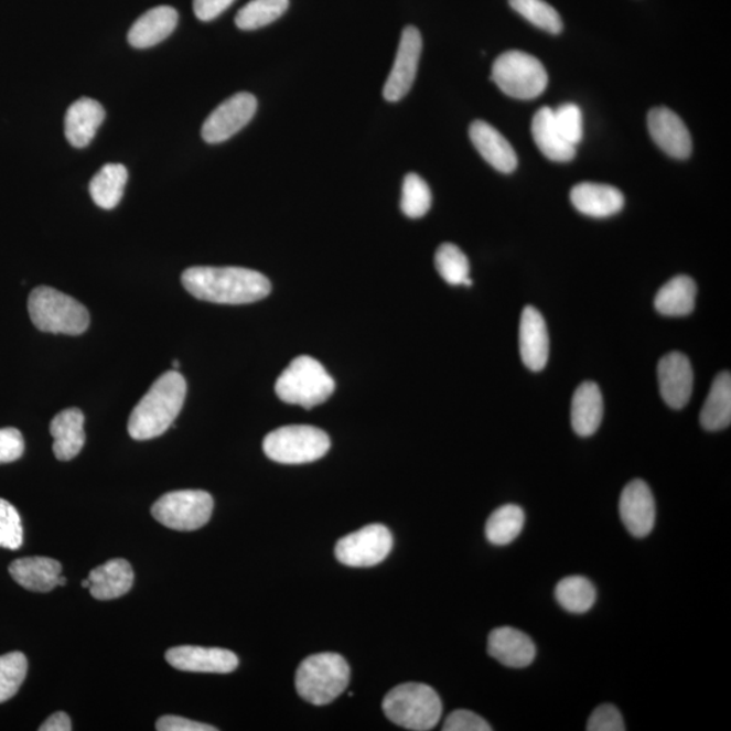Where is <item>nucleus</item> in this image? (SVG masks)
<instances>
[{
	"label": "nucleus",
	"instance_id": "1",
	"mask_svg": "<svg viewBox=\"0 0 731 731\" xmlns=\"http://www.w3.org/2000/svg\"><path fill=\"white\" fill-rule=\"evenodd\" d=\"M182 283L195 299L213 304H252L271 293L269 278L243 267H190Z\"/></svg>",
	"mask_w": 731,
	"mask_h": 731
},
{
	"label": "nucleus",
	"instance_id": "12",
	"mask_svg": "<svg viewBox=\"0 0 731 731\" xmlns=\"http://www.w3.org/2000/svg\"><path fill=\"white\" fill-rule=\"evenodd\" d=\"M423 50V39L415 26L404 29L394 68L384 87V98L398 103L411 90Z\"/></svg>",
	"mask_w": 731,
	"mask_h": 731
},
{
	"label": "nucleus",
	"instance_id": "30",
	"mask_svg": "<svg viewBox=\"0 0 731 731\" xmlns=\"http://www.w3.org/2000/svg\"><path fill=\"white\" fill-rule=\"evenodd\" d=\"M128 182V170L122 164H106L90 182V195L95 205L105 211L120 204Z\"/></svg>",
	"mask_w": 731,
	"mask_h": 731
},
{
	"label": "nucleus",
	"instance_id": "16",
	"mask_svg": "<svg viewBox=\"0 0 731 731\" xmlns=\"http://www.w3.org/2000/svg\"><path fill=\"white\" fill-rule=\"evenodd\" d=\"M653 141L675 159H687L692 152V139L686 123L667 107H656L647 116Z\"/></svg>",
	"mask_w": 731,
	"mask_h": 731
},
{
	"label": "nucleus",
	"instance_id": "31",
	"mask_svg": "<svg viewBox=\"0 0 731 731\" xmlns=\"http://www.w3.org/2000/svg\"><path fill=\"white\" fill-rule=\"evenodd\" d=\"M526 515L519 505L507 504L497 508L485 525V537L492 545L513 544L525 527Z\"/></svg>",
	"mask_w": 731,
	"mask_h": 731
},
{
	"label": "nucleus",
	"instance_id": "32",
	"mask_svg": "<svg viewBox=\"0 0 731 731\" xmlns=\"http://www.w3.org/2000/svg\"><path fill=\"white\" fill-rule=\"evenodd\" d=\"M556 599L570 614H585L596 603V588L582 576H569L558 582Z\"/></svg>",
	"mask_w": 731,
	"mask_h": 731
},
{
	"label": "nucleus",
	"instance_id": "21",
	"mask_svg": "<svg viewBox=\"0 0 731 731\" xmlns=\"http://www.w3.org/2000/svg\"><path fill=\"white\" fill-rule=\"evenodd\" d=\"M106 112L97 100L80 98L71 105L65 115V138L75 148H85L94 140Z\"/></svg>",
	"mask_w": 731,
	"mask_h": 731
},
{
	"label": "nucleus",
	"instance_id": "37",
	"mask_svg": "<svg viewBox=\"0 0 731 731\" xmlns=\"http://www.w3.org/2000/svg\"><path fill=\"white\" fill-rule=\"evenodd\" d=\"M432 204L430 187L418 174H408L404 178L401 211L409 218L426 216Z\"/></svg>",
	"mask_w": 731,
	"mask_h": 731
},
{
	"label": "nucleus",
	"instance_id": "26",
	"mask_svg": "<svg viewBox=\"0 0 731 731\" xmlns=\"http://www.w3.org/2000/svg\"><path fill=\"white\" fill-rule=\"evenodd\" d=\"M88 580H90L88 590L93 598L112 600L132 590L135 573L128 561L111 560L92 570Z\"/></svg>",
	"mask_w": 731,
	"mask_h": 731
},
{
	"label": "nucleus",
	"instance_id": "9",
	"mask_svg": "<svg viewBox=\"0 0 731 731\" xmlns=\"http://www.w3.org/2000/svg\"><path fill=\"white\" fill-rule=\"evenodd\" d=\"M213 507V497L205 491H175L152 505V516L171 530L195 531L211 520Z\"/></svg>",
	"mask_w": 731,
	"mask_h": 731
},
{
	"label": "nucleus",
	"instance_id": "19",
	"mask_svg": "<svg viewBox=\"0 0 731 731\" xmlns=\"http://www.w3.org/2000/svg\"><path fill=\"white\" fill-rule=\"evenodd\" d=\"M471 140L477 150L493 169L509 174L518 168V154L508 140L484 121H474L469 129Z\"/></svg>",
	"mask_w": 731,
	"mask_h": 731
},
{
	"label": "nucleus",
	"instance_id": "24",
	"mask_svg": "<svg viewBox=\"0 0 731 731\" xmlns=\"http://www.w3.org/2000/svg\"><path fill=\"white\" fill-rule=\"evenodd\" d=\"M178 11L170 6H159L142 14L128 33L129 44L147 50L170 37L178 25Z\"/></svg>",
	"mask_w": 731,
	"mask_h": 731
},
{
	"label": "nucleus",
	"instance_id": "22",
	"mask_svg": "<svg viewBox=\"0 0 731 731\" xmlns=\"http://www.w3.org/2000/svg\"><path fill=\"white\" fill-rule=\"evenodd\" d=\"M11 578L32 592H51L58 585L62 563L47 557H26L11 562Z\"/></svg>",
	"mask_w": 731,
	"mask_h": 731
},
{
	"label": "nucleus",
	"instance_id": "27",
	"mask_svg": "<svg viewBox=\"0 0 731 731\" xmlns=\"http://www.w3.org/2000/svg\"><path fill=\"white\" fill-rule=\"evenodd\" d=\"M531 132L539 151L552 162H570L576 157V147L565 140L555 122V111L542 107L533 118Z\"/></svg>",
	"mask_w": 731,
	"mask_h": 731
},
{
	"label": "nucleus",
	"instance_id": "13",
	"mask_svg": "<svg viewBox=\"0 0 731 731\" xmlns=\"http://www.w3.org/2000/svg\"><path fill=\"white\" fill-rule=\"evenodd\" d=\"M620 514L626 530L635 538H645L656 523V503L649 485L634 480L625 486L620 501Z\"/></svg>",
	"mask_w": 731,
	"mask_h": 731
},
{
	"label": "nucleus",
	"instance_id": "2",
	"mask_svg": "<svg viewBox=\"0 0 731 731\" xmlns=\"http://www.w3.org/2000/svg\"><path fill=\"white\" fill-rule=\"evenodd\" d=\"M186 395L187 384L181 373L171 370L162 374L130 415L129 436L135 441H150L163 436L174 426Z\"/></svg>",
	"mask_w": 731,
	"mask_h": 731
},
{
	"label": "nucleus",
	"instance_id": "11",
	"mask_svg": "<svg viewBox=\"0 0 731 731\" xmlns=\"http://www.w3.org/2000/svg\"><path fill=\"white\" fill-rule=\"evenodd\" d=\"M258 100L249 93H237L211 112L202 127V139L209 144L227 141L252 120Z\"/></svg>",
	"mask_w": 731,
	"mask_h": 731
},
{
	"label": "nucleus",
	"instance_id": "5",
	"mask_svg": "<svg viewBox=\"0 0 731 731\" xmlns=\"http://www.w3.org/2000/svg\"><path fill=\"white\" fill-rule=\"evenodd\" d=\"M350 667L336 653H320L304 659L295 675L300 697L314 706L332 703L346 691Z\"/></svg>",
	"mask_w": 731,
	"mask_h": 731
},
{
	"label": "nucleus",
	"instance_id": "46",
	"mask_svg": "<svg viewBox=\"0 0 731 731\" xmlns=\"http://www.w3.org/2000/svg\"><path fill=\"white\" fill-rule=\"evenodd\" d=\"M67 584V579L64 578V576H61V579H58V585L64 587Z\"/></svg>",
	"mask_w": 731,
	"mask_h": 731
},
{
	"label": "nucleus",
	"instance_id": "6",
	"mask_svg": "<svg viewBox=\"0 0 731 731\" xmlns=\"http://www.w3.org/2000/svg\"><path fill=\"white\" fill-rule=\"evenodd\" d=\"M276 391L283 402L312 409L329 400L335 381L319 361L301 355L278 377Z\"/></svg>",
	"mask_w": 731,
	"mask_h": 731
},
{
	"label": "nucleus",
	"instance_id": "23",
	"mask_svg": "<svg viewBox=\"0 0 731 731\" xmlns=\"http://www.w3.org/2000/svg\"><path fill=\"white\" fill-rule=\"evenodd\" d=\"M53 453L58 461H71L80 453L86 442L85 415L77 408L64 409L51 423Z\"/></svg>",
	"mask_w": 731,
	"mask_h": 731
},
{
	"label": "nucleus",
	"instance_id": "17",
	"mask_svg": "<svg viewBox=\"0 0 731 731\" xmlns=\"http://www.w3.org/2000/svg\"><path fill=\"white\" fill-rule=\"evenodd\" d=\"M519 350L523 364L531 372L544 370L548 365L550 338L548 325L537 308L523 309L519 326Z\"/></svg>",
	"mask_w": 731,
	"mask_h": 731
},
{
	"label": "nucleus",
	"instance_id": "10",
	"mask_svg": "<svg viewBox=\"0 0 731 731\" xmlns=\"http://www.w3.org/2000/svg\"><path fill=\"white\" fill-rule=\"evenodd\" d=\"M394 548V537L383 525H370L338 540L335 555L338 562L353 568L376 567Z\"/></svg>",
	"mask_w": 731,
	"mask_h": 731
},
{
	"label": "nucleus",
	"instance_id": "45",
	"mask_svg": "<svg viewBox=\"0 0 731 731\" xmlns=\"http://www.w3.org/2000/svg\"><path fill=\"white\" fill-rule=\"evenodd\" d=\"M73 730L71 719L65 712H55L41 724L40 731H69Z\"/></svg>",
	"mask_w": 731,
	"mask_h": 731
},
{
	"label": "nucleus",
	"instance_id": "39",
	"mask_svg": "<svg viewBox=\"0 0 731 731\" xmlns=\"http://www.w3.org/2000/svg\"><path fill=\"white\" fill-rule=\"evenodd\" d=\"M555 111V122L558 132L569 144L578 146L584 136L582 127V112L580 107L574 104H563Z\"/></svg>",
	"mask_w": 731,
	"mask_h": 731
},
{
	"label": "nucleus",
	"instance_id": "20",
	"mask_svg": "<svg viewBox=\"0 0 731 731\" xmlns=\"http://www.w3.org/2000/svg\"><path fill=\"white\" fill-rule=\"evenodd\" d=\"M570 201L580 213L596 218L614 216L625 206V197L620 189L592 182L574 186L570 192Z\"/></svg>",
	"mask_w": 731,
	"mask_h": 731
},
{
	"label": "nucleus",
	"instance_id": "8",
	"mask_svg": "<svg viewBox=\"0 0 731 731\" xmlns=\"http://www.w3.org/2000/svg\"><path fill=\"white\" fill-rule=\"evenodd\" d=\"M331 448L330 437L312 426L278 428L265 438V454L283 465H300L320 460Z\"/></svg>",
	"mask_w": 731,
	"mask_h": 731
},
{
	"label": "nucleus",
	"instance_id": "29",
	"mask_svg": "<svg viewBox=\"0 0 731 731\" xmlns=\"http://www.w3.org/2000/svg\"><path fill=\"white\" fill-rule=\"evenodd\" d=\"M731 423V376L718 374L700 412V424L707 431H721Z\"/></svg>",
	"mask_w": 731,
	"mask_h": 731
},
{
	"label": "nucleus",
	"instance_id": "7",
	"mask_svg": "<svg viewBox=\"0 0 731 731\" xmlns=\"http://www.w3.org/2000/svg\"><path fill=\"white\" fill-rule=\"evenodd\" d=\"M491 79L508 97L534 99L548 87V73L537 57L520 51H508L493 63Z\"/></svg>",
	"mask_w": 731,
	"mask_h": 731
},
{
	"label": "nucleus",
	"instance_id": "18",
	"mask_svg": "<svg viewBox=\"0 0 731 731\" xmlns=\"http://www.w3.org/2000/svg\"><path fill=\"white\" fill-rule=\"evenodd\" d=\"M487 653L505 667L522 669L533 664L537 647L520 630L505 626L495 628L490 634Z\"/></svg>",
	"mask_w": 731,
	"mask_h": 731
},
{
	"label": "nucleus",
	"instance_id": "36",
	"mask_svg": "<svg viewBox=\"0 0 731 731\" xmlns=\"http://www.w3.org/2000/svg\"><path fill=\"white\" fill-rule=\"evenodd\" d=\"M28 675V658L21 652L0 656V703L15 697Z\"/></svg>",
	"mask_w": 731,
	"mask_h": 731
},
{
	"label": "nucleus",
	"instance_id": "3",
	"mask_svg": "<svg viewBox=\"0 0 731 731\" xmlns=\"http://www.w3.org/2000/svg\"><path fill=\"white\" fill-rule=\"evenodd\" d=\"M35 329L47 334L82 335L90 325V313L79 301L53 288H35L28 301Z\"/></svg>",
	"mask_w": 731,
	"mask_h": 731
},
{
	"label": "nucleus",
	"instance_id": "44",
	"mask_svg": "<svg viewBox=\"0 0 731 731\" xmlns=\"http://www.w3.org/2000/svg\"><path fill=\"white\" fill-rule=\"evenodd\" d=\"M235 0H194V13L198 20L209 22L230 8Z\"/></svg>",
	"mask_w": 731,
	"mask_h": 731
},
{
	"label": "nucleus",
	"instance_id": "4",
	"mask_svg": "<svg viewBox=\"0 0 731 731\" xmlns=\"http://www.w3.org/2000/svg\"><path fill=\"white\" fill-rule=\"evenodd\" d=\"M385 716L404 729L428 731L441 721L443 706L436 689L423 682H406L384 699Z\"/></svg>",
	"mask_w": 731,
	"mask_h": 731
},
{
	"label": "nucleus",
	"instance_id": "28",
	"mask_svg": "<svg viewBox=\"0 0 731 731\" xmlns=\"http://www.w3.org/2000/svg\"><path fill=\"white\" fill-rule=\"evenodd\" d=\"M697 283L688 276H677L657 291L655 308L669 318L687 316L695 309Z\"/></svg>",
	"mask_w": 731,
	"mask_h": 731
},
{
	"label": "nucleus",
	"instance_id": "40",
	"mask_svg": "<svg viewBox=\"0 0 731 731\" xmlns=\"http://www.w3.org/2000/svg\"><path fill=\"white\" fill-rule=\"evenodd\" d=\"M588 731H625L626 724L623 721L620 710L612 705L599 706L592 712L587 724Z\"/></svg>",
	"mask_w": 731,
	"mask_h": 731
},
{
	"label": "nucleus",
	"instance_id": "48",
	"mask_svg": "<svg viewBox=\"0 0 731 731\" xmlns=\"http://www.w3.org/2000/svg\"><path fill=\"white\" fill-rule=\"evenodd\" d=\"M172 367H174L176 370L178 367H181V362L175 359L174 362H172Z\"/></svg>",
	"mask_w": 731,
	"mask_h": 731
},
{
	"label": "nucleus",
	"instance_id": "15",
	"mask_svg": "<svg viewBox=\"0 0 731 731\" xmlns=\"http://www.w3.org/2000/svg\"><path fill=\"white\" fill-rule=\"evenodd\" d=\"M659 394L674 409H682L691 400L694 370L691 361L681 353H669L658 362Z\"/></svg>",
	"mask_w": 731,
	"mask_h": 731
},
{
	"label": "nucleus",
	"instance_id": "25",
	"mask_svg": "<svg viewBox=\"0 0 731 731\" xmlns=\"http://www.w3.org/2000/svg\"><path fill=\"white\" fill-rule=\"evenodd\" d=\"M604 402L602 391L594 383L581 384L576 389L572 400V427L579 437L587 438L596 433L602 424Z\"/></svg>",
	"mask_w": 731,
	"mask_h": 731
},
{
	"label": "nucleus",
	"instance_id": "33",
	"mask_svg": "<svg viewBox=\"0 0 731 731\" xmlns=\"http://www.w3.org/2000/svg\"><path fill=\"white\" fill-rule=\"evenodd\" d=\"M288 9L289 0H251L237 13L236 26L241 31H257L279 20Z\"/></svg>",
	"mask_w": 731,
	"mask_h": 731
},
{
	"label": "nucleus",
	"instance_id": "41",
	"mask_svg": "<svg viewBox=\"0 0 731 731\" xmlns=\"http://www.w3.org/2000/svg\"><path fill=\"white\" fill-rule=\"evenodd\" d=\"M25 453V441L17 428H0V465L20 460Z\"/></svg>",
	"mask_w": 731,
	"mask_h": 731
},
{
	"label": "nucleus",
	"instance_id": "35",
	"mask_svg": "<svg viewBox=\"0 0 731 731\" xmlns=\"http://www.w3.org/2000/svg\"><path fill=\"white\" fill-rule=\"evenodd\" d=\"M436 266L439 276L449 284H453V287H460V284L465 283L469 278V271H471L466 255L455 244L451 243H444L438 248Z\"/></svg>",
	"mask_w": 731,
	"mask_h": 731
},
{
	"label": "nucleus",
	"instance_id": "42",
	"mask_svg": "<svg viewBox=\"0 0 731 731\" xmlns=\"http://www.w3.org/2000/svg\"><path fill=\"white\" fill-rule=\"evenodd\" d=\"M491 724L469 710H456L445 718L443 731H491Z\"/></svg>",
	"mask_w": 731,
	"mask_h": 731
},
{
	"label": "nucleus",
	"instance_id": "14",
	"mask_svg": "<svg viewBox=\"0 0 731 731\" xmlns=\"http://www.w3.org/2000/svg\"><path fill=\"white\" fill-rule=\"evenodd\" d=\"M165 659L175 669L197 674H230L239 667L235 653L219 647H172L165 653Z\"/></svg>",
	"mask_w": 731,
	"mask_h": 731
},
{
	"label": "nucleus",
	"instance_id": "43",
	"mask_svg": "<svg viewBox=\"0 0 731 731\" xmlns=\"http://www.w3.org/2000/svg\"><path fill=\"white\" fill-rule=\"evenodd\" d=\"M157 730L159 731H216L211 724L192 721L175 716H164L158 719Z\"/></svg>",
	"mask_w": 731,
	"mask_h": 731
},
{
	"label": "nucleus",
	"instance_id": "38",
	"mask_svg": "<svg viewBox=\"0 0 731 731\" xmlns=\"http://www.w3.org/2000/svg\"><path fill=\"white\" fill-rule=\"evenodd\" d=\"M23 527L21 516L13 504L0 498V548L21 549Z\"/></svg>",
	"mask_w": 731,
	"mask_h": 731
},
{
	"label": "nucleus",
	"instance_id": "34",
	"mask_svg": "<svg viewBox=\"0 0 731 731\" xmlns=\"http://www.w3.org/2000/svg\"><path fill=\"white\" fill-rule=\"evenodd\" d=\"M509 6L525 20L545 32L550 34L562 32L563 23L560 14L545 0H509Z\"/></svg>",
	"mask_w": 731,
	"mask_h": 731
},
{
	"label": "nucleus",
	"instance_id": "47",
	"mask_svg": "<svg viewBox=\"0 0 731 731\" xmlns=\"http://www.w3.org/2000/svg\"><path fill=\"white\" fill-rule=\"evenodd\" d=\"M82 587L83 588H90V580L87 579V580L83 581Z\"/></svg>",
	"mask_w": 731,
	"mask_h": 731
}]
</instances>
